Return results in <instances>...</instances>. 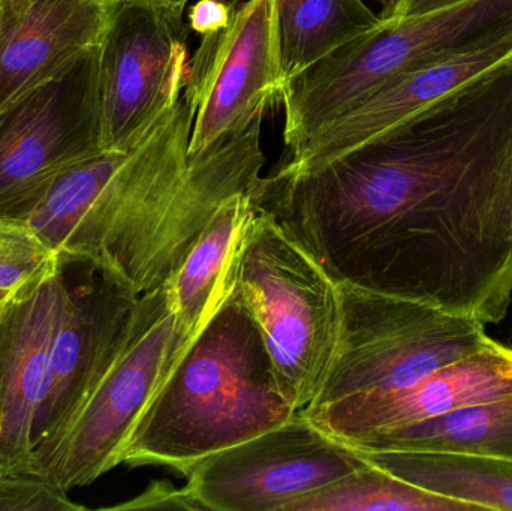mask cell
Returning a JSON list of instances; mask_svg holds the SVG:
<instances>
[{"label": "cell", "instance_id": "1", "mask_svg": "<svg viewBox=\"0 0 512 511\" xmlns=\"http://www.w3.org/2000/svg\"><path fill=\"white\" fill-rule=\"evenodd\" d=\"M512 71L321 167L262 177L255 203L337 282L499 324L512 302V198L487 159Z\"/></svg>", "mask_w": 512, "mask_h": 511}, {"label": "cell", "instance_id": "2", "mask_svg": "<svg viewBox=\"0 0 512 511\" xmlns=\"http://www.w3.org/2000/svg\"><path fill=\"white\" fill-rule=\"evenodd\" d=\"M297 413L280 392L264 336L236 284L150 399L120 464L188 477L209 456Z\"/></svg>", "mask_w": 512, "mask_h": 511}, {"label": "cell", "instance_id": "3", "mask_svg": "<svg viewBox=\"0 0 512 511\" xmlns=\"http://www.w3.org/2000/svg\"><path fill=\"white\" fill-rule=\"evenodd\" d=\"M237 287L264 336L280 392L295 410H304L333 362L339 284L256 204L240 252Z\"/></svg>", "mask_w": 512, "mask_h": 511}, {"label": "cell", "instance_id": "4", "mask_svg": "<svg viewBox=\"0 0 512 511\" xmlns=\"http://www.w3.org/2000/svg\"><path fill=\"white\" fill-rule=\"evenodd\" d=\"M339 290L336 351L307 408L406 389L493 339L486 324L472 318L351 285L339 284Z\"/></svg>", "mask_w": 512, "mask_h": 511}, {"label": "cell", "instance_id": "5", "mask_svg": "<svg viewBox=\"0 0 512 511\" xmlns=\"http://www.w3.org/2000/svg\"><path fill=\"white\" fill-rule=\"evenodd\" d=\"M189 341L171 309L168 284L143 294L128 341L32 473L69 492L122 465L135 423Z\"/></svg>", "mask_w": 512, "mask_h": 511}, {"label": "cell", "instance_id": "6", "mask_svg": "<svg viewBox=\"0 0 512 511\" xmlns=\"http://www.w3.org/2000/svg\"><path fill=\"white\" fill-rule=\"evenodd\" d=\"M98 45L0 111V218L18 221L57 174L105 150Z\"/></svg>", "mask_w": 512, "mask_h": 511}, {"label": "cell", "instance_id": "7", "mask_svg": "<svg viewBox=\"0 0 512 511\" xmlns=\"http://www.w3.org/2000/svg\"><path fill=\"white\" fill-rule=\"evenodd\" d=\"M189 30L185 9L150 0H110L98 45L105 150L129 152L182 96Z\"/></svg>", "mask_w": 512, "mask_h": 511}, {"label": "cell", "instance_id": "8", "mask_svg": "<svg viewBox=\"0 0 512 511\" xmlns=\"http://www.w3.org/2000/svg\"><path fill=\"white\" fill-rule=\"evenodd\" d=\"M286 75L276 0H248L230 26L201 36L183 95L194 105L189 161L245 134L282 104Z\"/></svg>", "mask_w": 512, "mask_h": 511}, {"label": "cell", "instance_id": "9", "mask_svg": "<svg viewBox=\"0 0 512 511\" xmlns=\"http://www.w3.org/2000/svg\"><path fill=\"white\" fill-rule=\"evenodd\" d=\"M366 465L360 453L298 411L283 425L204 459L186 486L204 510L286 511Z\"/></svg>", "mask_w": 512, "mask_h": 511}, {"label": "cell", "instance_id": "10", "mask_svg": "<svg viewBox=\"0 0 512 511\" xmlns=\"http://www.w3.org/2000/svg\"><path fill=\"white\" fill-rule=\"evenodd\" d=\"M512 71V26L403 72L366 101L313 132L277 171L298 173L379 135L426 119Z\"/></svg>", "mask_w": 512, "mask_h": 511}, {"label": "cell", "instance_id": "11", "mask_svg": "<svg viewBox=\"0 0 512 511\" xmlns=\"http://www.w3.org/2000/svg\"><path fill=\"white\" fill-rule=\"evenodd\" d=\"M140 302L141 296L92 263L87 264L84 282L69 285L36 414L32 467L63 437L128 341Z\"/></svg>", "mask_w": 512, "mask_h": 511}, {"label": "cell", "instance_id": "12", "mask_svg": "<svg viewBox=\"0 0 512 511\" xmlns=\"http://www.w3.org/2000/svg\"><path fill=\"white\" fill-rule=\"evenodd\" d=\"M65 266L0 302V476L30 473L48 357L69 293Z\"/></svg>", "mask_w": 512, "mask_h": 511}, {"label": "cell", "instance_id": "13", "mask_svg": "<svg viewBox=\"0 0 512 511\" xmlns=\"http://www.w3.org/2000/svg\"><path fill=\"white\" fill-rule=\"evenodd\" d=\"M511 393L512 348L492 339L481 350L442 366L414 386L300 413L331 437L349 443Z\"/></svg>", "mask_w": 512, "mask_h": 511}, {"label": "cell", "instance_id": "14", "mask_svg": "<svg viewBox=\"0 0 512 511\" xmlns=\"http://www.w3.org/2000/svg\"><path fill=\"white\" fill-rule=\"evenodd\" d=\"M110 0H0V111L101 41Z\"/></svg>", "mask_w": 512, "mask_h": 511}, {"label": "cell", "instance_id": "15", "mask_svg": "<svg viewBox=\"0 0 512 511\" xmlns=\"http://www.w3.org/2000/svg\"><path fill=\"white\" fill-rule=\"evenodd\" d=\"M254 194L239 192L218 207L168 281L171 309L191 339L236 287L240 252L255 213Z\"/></svg>", "mask_w": 512, "mask_h": 511}, {"label": "cell", "instance_id": "16", "mask_svg": "<svg viewBox=\"0 0 512 511\" xmlns=\"http://www.w3.org/2000/svg\"><path fill=\"white\" fill-rule=\"evenodd\" d=\"M345 444L358 452L462 453L512 462V393Z\"/></svg>", "mask_w": 512, "mask_h": 511}, {"label": "cell", "instance_id": "17", "mask_svg": "<svg viewBox=\"0 0 512 511\" xmlns=\"http://www.w3.org/2000/svg\"><path fill=\"white\" fill-rule=\"evenodd\" d=\"M358 453L367 464L439 497L469 504L477 511H512L510 461L462 453Z\"/></svg>", "mask_w": 512, "mask_h": 511}, {"label": "cell", "instance_id": "18", "mask_svg": "<svg viewBox=\"0 0 512 511\" xmlns=\"http://www.w3.org/2000/svg\"><path fill=\"white\" fill-rule=\"evenodd\" d=\"M128 152L102 150L54 177L18 221L65 264L80 263L81 231L98 195Z\"/></svg>", "mask_w": 512, "mask_h": 511}, {"label": "cell", "instance_id": "19", "mask_svg": "<svg viewBox=\"0 0 512 511\" xmlns=\"http://www.w3.org/2000/svg\"><path fill=\"white\" fill-rule=\"evenodd\" d=\"M286 81L382 23L364 0H276Z\"/></svg>", "mask_w": 512, "mask_h": 511}, {"label": "cell", "instance_id": "20", "mask_svg": "<svg viewBox=\"0 0 512 511\" xmlns=\"http://www.w3.org/2000/svg\"><path fill=\"white\" fill-rule=\"evenodd\" d=\"M379 510L477 511L469 504L424 491L370 464L295 501L286 511Z\"/></svg>", "mask_w": 512, "mask_h": 511}, {"label": "cell", "instance_id": "21", "mask_svg": "<svg viewBox=\"0 0 512 511\" xmlns=\"http://www.w3.org/2000/svg\"><path fill=\"white\" fill-rule=\"evenodd\" d=\"M62 266V260L26 225L0 218V294L11 293Z\"/></svg>", "mask_w": 512, "mask_h": 511}, {"label": "cell", "instance_id": "22", "mask_svg": "<svg viewBox=\"0 0 512 511\" xmlns=\"http://www.w3.org/2000/svg\"><path fill=\"white\" fill-rule=\"evenodd\" d=\"M68 492L35 473L0 476V511H80Z\"/></svg>", "mask_w": 512, "mask_h": 511}, {"label": "cell", "instance_id": "23", "mask_svg": "<svg viewBox=\"0 0 512 511\" xmlns=\"http://www.w3.org/2000/svg\"><path fill=\"white\" fill-rule=\"evenodd\" d=\"M111 510H204L195 500L188 486L177 489L170 482L152 483L143 494L132 498L128 503L111 507Z\"/></svg>", "mask_w": 512, "mask_h": 511}, {"label": "cell", "instance_id": "24", "mask_svg": "<svg viewBox=\"0 0 512 511\" xmlns=\"http://www.w3.org/2000/svg\"><path fill=\"white\" fill-rule=\"evenodd\" d=\"M236 11V0H195L188 11L189 29L200 36L212 35L230 26Z\"/></svg>", "mask_w": 512, "mask_h": 511}, {"label": "cell", "instance_id": "25", "mask_svg": "<svg viewBox=\"0 0 512 511\" xmlns=\"http://www.w3.org/2000/svg\"><path fill=\"white\" fill-rule=\"evenodd\" d=\"M448 2H453V0H388L382 5L378 15L385 23H393V21L421 14V12L429 11V9Z\"/></svg>", "mask_w": 512, "mask_h": 511}, {"label": "cell", "instance_id": "26", "mask_svg": "<svg viewBox=\"0 0 512 511\" xmlns=\"http://www.w3.org/2000/svg\"><path fill=\"white\" fill-rule=\"evenodd\" d=\"M490 165L512 191V120L490 156Z\"/></svg>", "mask_w": 512, "mask_h": 511}, {"label": "cell", "instance_id": "27", "mask_svg": "<svg viewBox=\"0 0 512 511\" xmlns=\"http://www.w3.org/2000/svg\"><path fill=\"white\" fill-rule=\"evenodd\" d=\"M8 294H0V302H2V300L5 299V297L8 296Z\"/></svg>", "mask_w": 512, "mask_h": 511}, {"label": "cell", "instance_id": "28", "mask_svg": "<svg viewBox=\"0 0 512 511\" xmlns=\"http://www.w3.org/2000/svg\"><path fill=\"white\" fill-rule=\"evenodd\" d=\"M379 2L382 3V5H384L385 2H388V0H379Z\"/></svg>", "mask_w": 512, "mask_h": 511}]
</instances>
